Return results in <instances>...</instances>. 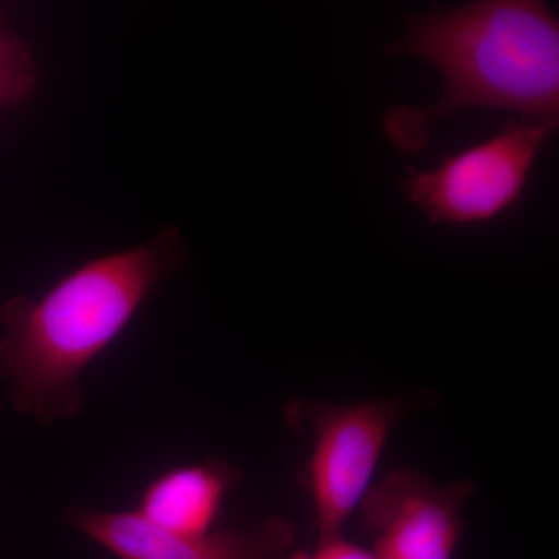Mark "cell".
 <instances>
[{
	"mask_svg": "<svg viewBox=\"0 0 559 559\" xmlns=\"http://www.w3.org/2000/svg\"><path fill=\"white\" fill-rule=\"evenodd\" d=\"M36 80L38 73L27 44L0 24V109L27 100Z\"/></svg>",
	"mask_w": 559,
	"mask_h": 559,
	"instance_id": "cell-8",
	"label": "cell"
},
{
	"mask_svg": "<svg viewBox=\"0 0 559 559\" xmlns=\"http://www.w3.org/2000/svg\"><path fill=\"white\" fill-rule=\"evenodd\" d=\"M274 559H374L370 549H364L341 535L319 538L311 550L285 551Z\"/></svg>",
	"mask_w": 559,
	"mask_h": 559,
	"instance_id": "cell-9",
	"label": "cell"
},
{
	"mask_svg": "<svg viewBox=\"0 0 559 559\" xmlns=\"http://www.w3.org/2000/svg\"><path fill=\"white\" fill-rule=\"evenodd\" d=\"M69 521L119 559H274L296 540V527L282 518L255 528L213 530L204 535L165 532L134 510H75Z\"/></svg>",
	"mask_w": 559,
	"mask_h": 559,
	"instance_id": "cell-6",
	"label": "cell"
},
{
	"mask_svg": "<svg viewBox=\"0 0 559 559\" xmlns=\"http://www.w3.org/2000/svg\"><path fill=\"white\" fill-rule=\"evenodd\" d=\"M417 406L414 396L331 404L297 401L286 418L312 436L304 469L319 538L341 535L371 487L392 429Z\"/></svg>",
	"mask_w": 559,
	"mask_h": 559,
	"instance_id": "cell-4",
	"label": "cell"
},
{
	"mask_svg": "<svg viewBox=\"0 0 559 559\" xmlns=\"http://www.w3.org/2000/svg\"><path fill=\"white\" fill-rule=\"evenodd\" d=\"M241 480V471L226 460L176 466L146 485L134 511L165 532L204 535L215 530L227 496Z\"/></svg>",
	"mask_w": 559,
	"mask_h": 559,
	"instance_id": "cell-7",
	"label": "cell"
},
{
	"mask_svg": "<svg viewBox=\"0 0 559 559\" xmlns=\"http://www.w3.org/2000/svg\"><path fill=\"white\" fill-rule=\"evenodd\" d=\"M558 121H510L484 142L448 154L429 170L409 168L404 197L433 226H484L520 204Z\"/></svg>",
	"mask_w": 559,
	"mask_h": 559,
	"instance_id": "cell-3",
	"label": "cell"
},
{
	"mask_svg": "<svg viewBox=\"0 0 559 559\" xmlns=\"http://www.w3.org/2000/svg\"><path fill=\"white\" fill-rule=\"evenodd\" d=\"M474 491L466 479L437 485L417 469L390 471L358 507L374 559H454Z\"/></svg>",
	"mask_w": 559,
	"mask_h": 559,
	"instance_id": "cell-5",
	"label": "cell"
},
{
	"mask_svg": "<svg viewBox=\"0 0 559 559\" xmlns=\"http://www.w3.org/2000/svg\"><path fill=\"white\" fill-rule=\"evenodd\" d=\"M182 259L179 231L162 230L146 245L81 264L36 299L7 300L0 307V373L10 382L14 409L44 426L73 417L83 406L84 370Z\"/></svg>",
	"mask_w": 559,
	"mask_h": 559,
	"instance_id": "cell-1",
	"label": "cell"
},
{
	"mask_svg": "<svg viewBox=\"0 0 559 559\" xmlns=\"http://www.w3.org/2000/svg\"><path fill=\"white\" fill-rule=\"evenodd\" d=\"M430 62L447 83L433 105L390 106L382 131L401 154L421 153L437 121L463 109L510 110L522 120L559 121V22L540 0H476L433 9L388 47Z\"/></svg>",
	"mask_w": 559,
	"mask_h": 559,
	"instance_id": "cell-2",
	"label": "cell"
}]
</instances>
